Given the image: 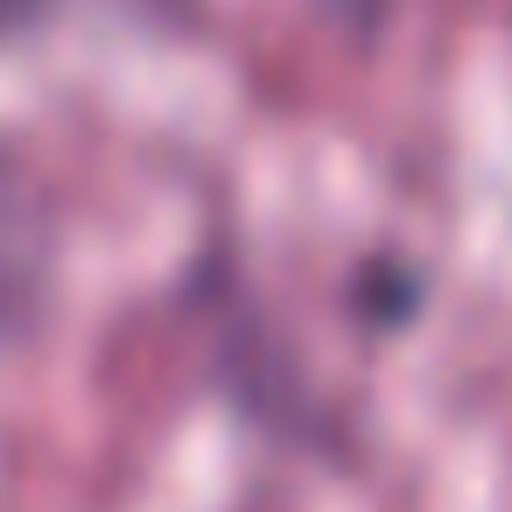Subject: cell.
Segmentation results:
<instances>
[{"label": "cell", "mask_w": 512, "mask_h": 512, "mask_svg": "<svg viewBox=\"0 0 512 512\" xmlns=\"http://www.w3.org/2000/svg\"><path fill=\"white\" fill-rule=\"evenodd\" d=\"M36 8H43V0H0V36H8V29H22Z\"/></svg>", "instance_id": "obj_1"}]
</instances>
